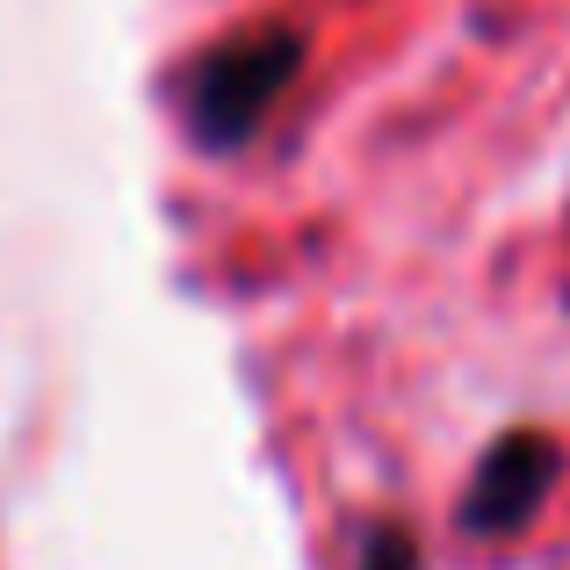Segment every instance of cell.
Returning a JSON list of instances; mask_svg holds the SVG:
<instances>
[{
    "label": "cell",
    "instance_id": "cell-2",
    "mask_svg": "<svg viewBox=\"0 0 570 570\" xmlns=\"http://www.w3.org/2000/svg\"><path fill=\"white\" fill-rule=\"evenodd\" d=\"M557 476H563V455H557L549 433L520 426V433H505V441H491L484 462H476V476H470V491H462V534H470V542L520 534L549 505Z\"/></svg>",
    "mask_w": 570,
    "mask_h": 570
},
{
    "label": "cell",
    "instance_id": "cell-3",
    "mask_svg": "<svg viewBox=\"0 0 570 570\" xmlns=\"http://www.w3.org/2000/svg\"><path fill=\"white\" fill-rule=\"evenodd\" d=\"M362 570H419L412 528H376V534L362 542Z\"/></svg>",
    "mask_w": 570,
    "mask_h": 570
},
{
    "label": "cell",
    "instance_id": "cell-1",
    "mask_svg": "<svg viewBox=\"0 0 570 570\" xmlns=\"http://www.w3.org/2000/svg\"><path fill=\"white\" fill-rule=\"evenodd\" d=\"M296 72H304V29L296 22H253V29H232L224 43H209V51H195V66L174 80L188 138L209 145V153L253 145V130L296 87Z\"/></svg>",
    "mask_w": 570,
    "mask_h": 570
}]
</instances>
